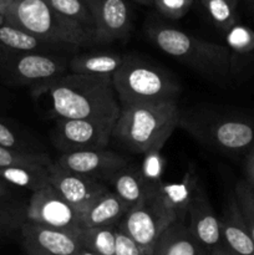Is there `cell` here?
<instances>
[{
  "instance_id": "obj_1",
  "label": "cell",
  "mask_w": 254,
  "mask_h": 255,
  "mask_svg": "<svg viewBox=\"0 0 254 255\" xmlns=\"http://www.w3.org/2000/svg\"><path fill=\"white\" fill-rule=\"evenodd\" d=\"M31 96H47L56 120H95L116 125L120 105L112 76L66 72L57 79L31 87Z\"/></svg>"
},
{
  "instance_id": "obj_2",
  "label": "cell",
  "mask_w": 254,
  "mask_h": 255,
  "mask_svg": "<svg viewBox=\"0 0 254 255\" xmlns=\"http://www.w3.org/2000/svg\"><path fill=\"white\" fill-rule=\"evenodd\" d=\"M178 101L121 105L112 138L132 153L162 149L179 125Z\"/></svg>"
},
{
  "instance_id": "obj_3",
  "label": "cell",
  "mask_w": 254,
  "mask_h": 255,
  "mask_svg": "<svg viewBox=\"0 0 254 255\" xmlns=\"http://www.w3.org/2000/svg\"><path fill=\"white\" fill-rule=\"evenodd\" d=\"M5 24L21 29L46 42L71 50L94 45L91 37L55 11L44 0H19L1 5Z\"/></svg>"
},
{
  "instance_id": "obj_4",
  "label": "cell",
  "mask_w": 254,
  "mask_h": 255,
  "mask_svg": "<svg viewBox=\"0 0 254 255\" xmlns=\"http://www.w3.org/2000/svg\"><path fill=\"white\" fill-rule=\"evenodd\" d=\"M112 85L120 105L178 101L181 92L173 75L136 55L125 56L124 64L112 75Z\"/></svg>"
},
{
  "instance_id": "obj_5",
  "label": "cell",
  "mask_w": 254,
  "mask_h": 255,
  "mask_svg": "<svg viewBox=\"0 0 254 255\" xmlns=\"http://www.w3.org/2000/svg\"><path fill=\"white\" fill-rule=\"evenodd\" d=\"M146 34L161 51L199 72L222 76L231 67V50L224 45L199 39L163 24L148 25Z\"/></svg>"
},
{
  "instance_id": "obj_6",
  "label": "cell",
  "mask_w": 254,
  "mask_h": 255,
  "mask_svg": "<svg viewBox=\"0 0 254 255\" xmlns=\"http://www.w3.org/2000/svg\"><path fill=\"white\" fill-rule=\"evenodd\" d=\"M178 127L208 148L241 152L254 144V126L237 117L221 116L212 111H181Z\"/></svg>"
},
{
  "instance_id": "obj_7",
  "label": "cell",
  "mask_w": 254,
  "mask_h": 255,
  "mask_svg": "<svg viewBox=\"0 0 254 255\" xmlns=\"http://www.w3.org/2000/svg\"><path fill=\"white\" fill-rule=\"evenodd\" d=\"M174 222L176 217L158 191L132 206L120 222L119 229L151 255L159 237Z\"/></svg>"
},
{
  "instance_id": "obj_8",
  "label": "cell",
  "mask_w": 254,
  "mask_h": 255,
  "mask_svg": "<svg viewBox=\"0 0 254 255\" xmlns=\"http://www.w3.org/2000/svg\"><path fill=\"white\" fill-rule=\"evenodd\" d=\"M67 71L69 60L62 54H0V81L6 85L34 87Z\"/></svg>"
},
{
  "instance_id": "obj_9",
  "label": "cell",
  "mask_w": 254,
  "mask_h": 255,
  "mask_svg": "<svg viewBox=\"0 0 254 255\" xmlns=\"http://www.w3.org/2000/svg\"><path fill=\"white\" fill-rule=\"evenodd\" d=\"M26 222L67 232L79 238L84 229L82 214L50 183L30 196L25 209Z\"/></svg>"
},
{
  "instance_id": "obj_10",
  "label": "cell",
  "mask_w": 254,
  "mask_h": 255,
  "mask_svg": "<svg viewBox=\"0 0 254 255\" xmlns=\"http://www.w3.org/2000/svg\"><path fill=\"white\" fill-rule=\"evenodd\" d=\"M115 125L95 120H56L52 143L62 153L105 149L112 139Z\"/></svg>"
},
{
  "instance_id": "obj_11",
  "label": "cell",
  "mask_w": 254,
  "mask_h": 255,
  "mask_svg": "<svg viewBox=\"0 0 254 255\" xmlns=\"http://www.w3.org/2000/svg\"><path fill=\"white\" fill-rule=\"evenodd\" d=\"M49 183L81 214L90 208L96 199L110 191L104 182L82 174L74 173L52 162L47 167Z\"/></svg>"
},
{
  "instance_id": "obj_12",
  "label": "cell",
  "mask_w": 254,
  "mask_h": 255,
  "mask_svg": "<svg viewBox=\"0 0 254 255\" xmlns=\"http://www.w3.org/2000/svg\"><path fill=\"white\" fill-rule=\"evenodd\" d=\"M95 22V44H110L128 37L132 15L125 0H84Z\"/></svg>"
},
{
  "instance_id": "obj_13",
  "label": "cell",
  "mask_w": 254,
  "mask_h": 255,
  "mask_svg": "<svg viewBox=\"0 0 254 255\" xmlns=\"http://www.w3.org/2000/svg\"><path fill=\"white\" fill-rule=\"evenodd\" d=\"M25 255H79L82 246L76 236L25 222L20 229Z\"/></svg>"
},
{
  "instance_id": "obj_14",
  "label": "cell",
  "mask_w": 254,
  "mask_h": 255,
  "mask_svg": "<svg viewBox=\"0 0 254 255\" xmlns=\"http://www.w3.org/2000/svg\"><path fill=\"white\" fill-rule=\"evenodd\" d=\"M56 163L67 171L104 182L109 186L112 176L128 164V159L105 148L62 153L56 159Z\"/></svg>"
},
{
  "instance_id": "obj_15",
  "label": "cell",
  "mask_w": 254,
  "mask_h": 255,
  "mask_svg": "<svg viewBox=\"0 0 254 255\" xmlns=\"http://www.w3.org/2000/svg\"><path fill=\"white\" fill-rule=\"evenodd\" d=\"M187 219V226L192 236L208 252V254L212 249L223 244L219 217L214 213L208 194L201 183L197 187L189 204Z\"/></svg>"
},
{
  "instance_id": "obj_16",
  "label": "cell",
  "mask_w": 254,
  "mask_h": 255,
  "mask_svg": "<svg viewBox=\"0 0 254 255\" xmlns=\"http://www.w3.org/2000/svg\"><path fill=\"white\" fill-rule=\"evenodd\" d=\"M222 242L234 255H254V243L236 197H229L219 217Z\"/></svg>"
},
{
  "instance_id": "obj_17",
  "label": "cell",
  "mask_w": 254,
  "mask_h": 255,
  "mask_svg": "<svg viewBox=\"0 0 254 255\" xmlns=\"http://www.w3.org/2000/svg\"><path fill=\"white\" fill-rule=\"evenodd\" d=\"M70 51L74 50L46 42L11 25H0V54H64Z\"/></svg>"
},
{
  "instance_id": "obj_18",
  "label": "cell",
  "mask_w": 254,
  "mask_h": 255,
  "mask_svg": "<svg viewBox=\"0 0 254 255\" xmlns=\"http://www.w3.org/2000/svg\"><path fill=\"white\" fill-rule=\"evenodd\" d=\"M151 255H209L192 236L187 223L174 222L159 237Z\"/></svg>"
},
{
  "instance_id": "obj_19",
  "label": "cell",
  "mask_w": 254,
  "mask_h": 255,
  "mask_svg": "<svg viewBox=\"0 0 254 255\" xmlns=\"http://www.w3.org/2000/svg\"><path fill=\"white\" fill-rule=\"evenodd\" d=\"M129 208L115 192H106L82 214L84 228L119 226Z\"/></svg>"
},
{
  "instance_id": "obj_20",
  "label": "cell",
  "mask_w": 254,
  "mask_h": 255,
  "mask_svg": "<svg viewBox=\"0 0 254 255\" xmlns=\"http://www.w3.org/2000/svg\"><path fill=\"white\" fill-rule=\"evenodd\" d=\"M198 186L199 179L194 169L187 171L181 182L162 184L159 193L176 217V222L187 223L189 204Z\"/></svg>"
},
{
  "instance_id": "obj_21",
  "label": "cell",
  "mask_w": 254,
  "mask_h": 255,
  "mask_svg": "<svg viewBox=\"0 0 254 255\" xmlns=\"http://www.w3.org/2000/svg\"><path fill=\"white\" fill-rule=\"evenodd\" d=\"M109 184L114 188L112 192H115L129 207L156 192L146 184L139 171V166L129 163L116 172L110 179Z\"/></svg>"
},
{
  "instance_id": "obj_22",
  "label": "cell",
  "mask_w": 254,
  "mask_h": 255,
  "mask_svg": "<svg viewBox=\"0 0 254 255\" xmlns=\"http://www.w3.org/2000/svg\"><path fill=\"white\" fill-rule=\"evenodd\" d=\"M125 56L117 52H90L71 57L69 72L91 76H112L124 64Z\"/></svg>"
},
{
  "instance_id": "obj_23",
  "label": "cell",
  "mask_w": 254,
  "mask_h": 255,
  "mask_svg": "<svg viewBox=\"0 0 254 255\" xmlns=\"http://www.w3.org/2000/svg\"><path fill=\"white\" fill-rule=\"evenodd\" d=\"M0 178L21 191L24 189L31 193L49 183L47 167L42 166H15L0 168Z\"/></svg>"
},
{
  "instance_id": "obj_24",
  "label": "cell",
  "mask_w": 254,
  "mask_h": 255,
  "mask_svg": "<svg viewBox=\"0 0 254 255\" xmlns=\"http://www.w3.org/2000/svg\"><path fill=\"white\" fill-rule=\"evenodd\" d=\"M119 226L84 228L79 234L82 248L96 255H115Z\"/></svg>"
},
{
  "instance_id": "obj_25",
  "label": "cell",
  "mask_w": 254,
  "mask_h": 255,
  "mask_svg": "<svg viewBox=\"0 0 254 255\" xmlns=\"http://www.w3.org/2000/svg\"><path fill=\"white\" fill-rule=\"evenodd\" d=\"M61 16L84 30L95 42V22L84 0H44Z\"/></svg>"
},
{
  "instance_id": "obj_26",
  "label": "cell",
  "mask_w": 254,
  "mask_h": 255,
  "mask_svg": "<svg viewBox=\"0 0 254 255\" xmlns=\"http://www.w3.org/2000/svg\"><path fill=\"white\" fill-rule=\"evenodd\" d=\"M0 147L17 152H27V153L42 152L35 146L31 139L27 138L21 131H19L2 117H0Z\"/></svg>"
},
{
  "instance_id": "obj_27",
  "label": "cell",
  "mask_w": 254,
  "mask_h": 255,
  "mask_svg": "<svg viewBox=\"0 0 254 255\" xmlns=\"http://www.w3.org/2000/svg\"><path fill=\"white\" fill-rule=\"evenodd\" d=\"M164 166H166V161L162 156L161 149H152L143 154L139 171L146 184L152 191H159L162 184L164 183L162 179Z\"/></svg>"
},
{
  "instance_id": "obj_28",
  "label": "cell",
  "mask_w": 254,
  "mask_h": 255,
  "mask_svg": "<svg viewBox=\"0 0 254 255\" xmlns=\"http://www.w3.org/2000/svg\"><path fill=\"white\" fill-rule=\"evenodd\" d=\"M207 14L213 24L222 31L227 32L237 24V5L228 0H202Z\"/></svg>"
},
{
  "instance_id": "obj_29",
  "label": "cell",
  "mask_w": 254,
  "mask_h": 255,
  "mask_svg": "<svg viewBox=\"0 0 254 255\" xmlns=\"http://www.w3.org/2000/svg\"><path fill=\"white\" fill-rule=\"evenodd\" d=\"M49 154L45 152L39 153H27V152H17L12 149L0 147V168L15 166H42L49 167L51 164Z\"/></svg>"
},
{
  "instance_id": "obj_30",
  "label": "cell",
  "mask_w": 254,
  "mask_h": 255,
  "mask_svg": "<svg viewBox=\"0 0 254 255\" xmlns=\"http://www.w3.org/2000/svg\"><path fill=\"white\" fill-rule=\"evenodd\" d=\"M26 203L14 202L2 203L0 202V236L11 234L21 229L22 224L26 222L25 218Z\"/></svg>"
},
{
  "instance_id": "obj_31",
  "label": "cell",
  "mask_w": 254,
  "mask_h": 255,
  "mask_svg": "<svg viewBox=\"0 0 254 255\" xmlns=\"http://www.w3.org/2000/svg\"><path fill=\"white\" fill-rule=\"evenodd\" d=\"M234 197L254 243V189L244 179H242L236 184Z\"/></svg>"
},
{
  "instance_id": "obj_32",
  "label": "cell",
  "mask_w": 254,
  "mask_h": 255,
  "mask_svg": "<svg viewBox=\"0 0 254 255\" xmlns=\"http://www.w3.org/2000/svg\"><path fill=\"white\" fill-rule=\"evenodd\" d=\"M227 47L233 51L246 52L254 49V32L249 27L236 24L226 32Z\"/></svg>"
},
{
  "instance_id": "obj_33",
  "label": "cell",
  "mask_w": 254,
  "mask_h": 255,
  "mask_svg": "<svg viewBox=\"0 0 254 255\" xmlns=\"http://www.w3.org/2000/svg\"><path fill=\"white\" fill-rule=\"evenodd\" d=\"M193 0H153V6L168 19L183 17L191 9Z\"/></svg>"
},
{
  "instance_id": "obj_34",
  "label": "cell",
  "mask_w": 254,
  "mask_h": 255,
  "mask_svg": "<svg viewBox=\"0 0 254 255\" xmlns=\"http://www.w3.org/2000/svg\"><path fill=\"white\" fill-rule=\"evenodd\" d=\"M115 255H147L141 247L132 241L126 233L117 229L116 234V253Z\"/></svg>"
},
{
  "instance_id": "obj_35",
  "label": "cell",
  "mask_w": 254,
  "mask_h": 255,
  "mask_svg": "<svg viewBox=\"0 0 254 255\" xmlns=\"http://www.w3.org/2000/svg\"><path fill=\"white\" fill-rule=\"evenodd\" d=\"M21 189L11 186L4 179L0 178V202L2 203H14V202H22L20 198Z\"/></svg>"
},
{
  "instance_id": "obj_36",
  "label": "cell",
  "mask_w": 254,
  "mask_h": 255,
  "mask_svg": "<svg viewBox=\"0 0 254 255\" xmlns=\"http://www.w3.org/2000/svg\"><path fill=\"white\" fill-rule=\"evenodd\" d=\"M244 181L254 189V144L249 148L246 159V179Z\"/></svg>"
},
{
  "instance_id": "obj_37",
  "label": "cell",
  "mask_w": 254,
  "mask_h": 255,
  "mask_svg": "<svg viewBox=\"0 0 254 255\" xmlns=\"http://www.w3.org/2000/svg\"><path fill=\"white\" fill-rule=\"evenodd\" d=\"M209 255H234L232 253L231 251H229L228 248H227L224 244H221V246L216 247L214 249H212L211 252H209Z\"/></svg>"
},
{
  "instance_id": "obj_38",
  "label": "cell",
  "mask_w": 254,
  "mask_h": 255,
  "mask_svg": "<svg viewBox=\"0 0 254 255\" xmlns=\"http://www.w3.org/2000/svg\"><path fill=\"white\" fill-rule=\"evenodd\" d=\"M132 1L137 2L139 5H146V6H151L153 5V0H132Z\"/></svg>"
},
{
  "instance_id": "obj_39",
  "label": "cell",
  "mask_w": 254,
  "mask_h": 255,
  "mask_svg": "<svg viewBox=\"0 0 254 255\" xmlns=\"http://www.w3.org/2000/svg\"><path fill=\"white\" fill-rule=\"evenodd\" d=\"M244 1H246L247 4H248V6L251 7L252 11H254V0H244Z\"/></svg>"
},
{
  "instance_id": "obj_40",
  "label": "cell",
  "mask_w": 254,
  "mask_h": 255,
  "mask_svg": "<svg viewBox=\"0 0 254 255\" xmlns=\"http://www.w3.org/2000/svg\"><path fill=\"white\" fill-rule=\"evenodd\" d=\"M79 255H96V254L91 253V252H89V251H86V249L82 248L81 252H80V253H79Z\"/></svg>"
},
{
  "instance_id": "obj_41",
  "label": "cell",
  "mask_w": 254,
  "mask_h": 255,
  "mask_svg": "<svg viewBox=\"0 0 254 255\" xmlns=\"http://www.w3.org/2000/svg\"><path fill=\"white\" fill-rule=\"evenodd\" d=\"M5 24V19H4V14H2V9L1 5H0V25Z\"/></svg>"
},
{
  "instance_id": "obj_42",
  "label": "cell",
  "mask_w": 254,
  "mask_h": 255,
  "mask_svg": "<svg viewBox=\"0 0 254 255\" xmlns=\"http://www.w3.org/2000/svg\"><path fill=\"white\" fill-rule=\"evenodd\" d=\"M15 1H19V0H0V5L10 4V2H15Z\"/></svg>"
},
{
  "instance_id": "obj_43",
  "label": "cell",
  "mask_w": 254,
  "mask_h": 255,
  "mask_svg": "<svg viewBox=\"0 0 254 255\" xmlns=\"http://www.w3.org/2000/svg\"><path fill=\"white\" fill-rule=\"evenodd\" d=\"M228 1H231V2H233L234 5H238V2H239V0H228Z\"/></svg>"
}]
</instances>
